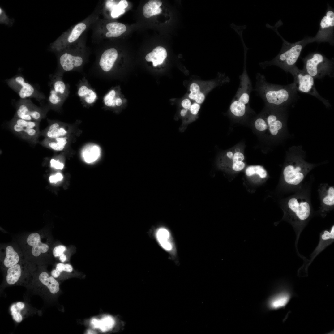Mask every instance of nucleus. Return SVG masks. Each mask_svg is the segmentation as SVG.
<instances>
[{
	"label": "nucleus",
	"mask_w": 334,
	"mask_h": 334,
	"mask_svg": "<svg viewBox=\"0 0 334 334\" xmlns=\"http://www.w3.org/2000/svg\"><path fill=\"white\" fill-rule=\"evenodd\" d=\"M253 90L269 107L284 108L298 98V91L293 82L286 85L272 84L268 82L265 76L259 73L256 74Z\"/></svg>",
	"instance_id": "nucleus-1"
},
{
	"label": "nucleus",
	"mask_w": 334,
	"mask_h": 334,
	"mask_svg": "<svg viewBox=\"0 0 334 334\" xmlns=\"http://www.w3.org/2000/svg\"><path fill=\"white\" fill-rule=\"evenodd\" d=\"M24 258L37 265L49 263L54 256L49 233L40 231L28 233L18 241Z\"/></svg>",
	"instance_id": "nucleus-2"
},
{
	"label": "nucleus",
	"mask_w": 334,
	"mask_h": 334,
	"mask_svg": "<svg viewBox=\"0 0 334 334\" xmlns=\"http://www.w3.org/2000/svg\"><path fill=\"white\" fill-rule=\"evenodd\" d=\"M281 49L278 55L270 61H265L259 64L263 69L272 65L277 66L289 72L295 64L304 47L311 43L310 37L304 38L294 43H290L283 39Z\"/></svg>",
	"instance_id": "nucleus-3"
},
{
	"label": "nucleus",
	"mask_w": 334,
	"mask_h": 334,
	"mask_svg": "<svg viewBox=\"0 0 334 334\" xmlns=\"http://www.w3.org/2000/svg\"><path fill=\"white\" fill-rule=\"evenodd\" d=\"M243 71L239 76L240 85L230 106L231 113L237 117H243L249 105L250 93L253 90L246 70V55H244Z\"/></svg>",
	"instance_id": "nucleus-4"
},
{
	"label": "nucleus",
	"mask_w": 334,
	"mask_h": 334,
	"mask_svg": "<svg viewBox=\"0 0 334 334\" xmlns=\"http://www.w3.org/2000/svg\"><path fill=\"white\" fill-rule=\"evenodd\" d=\"M303 70L314 79H321L326 76L333 77L334 61L318 52L309 54L302 58Z\"/></svg>",
	"instance_id": "nucleus-5"
},
{
	"label": "nucleus",
	"mask_w": 334,
	"mask_h": 334,
	"mask_svg": "<svg viewBox=\"0 0 334 334\" xmlns=\"http://www.w3.org/2000/svg\"><path fill=\"white\" fill-rule=\"evenodd\" d=\"M36 265L24 258L7 269L6 282L9 285H24L28 282L33 281L37 271Z\"/></svg>",
	"instance_id": "nucleus-6"
},
{
	"label": "nucleus",
	"mask_w": 334,
	"mask_h": 334,
	"mask_svg": "<svg viewBox=\"0 0 334 334\" xmlns=\"http://www.w3.org/2000/svg\"><path fill=\"white\" fill-rule=\"evenodd\" d=\"M289 72L294 77L293 83L297 91L313 96L321 101L328 107L330 105L329 101L322 97L316 89L314 78L303 69L300 70L295 66Z\"/></svg>",
	"instance_id": "nucleus-7"
},
{
	"label": "nucleus",
	"mask_w": 334,
	"mask_h": 334,
	"mask_svg": "<svg viewBox=\"0 0 334 334\" xmlns=\"http://www.w3.org/2000/svg\"><path fill=\"white\" fill-rule=\"evenodd\" d=\"M48 110L49 107H38L28 99H20L16 105L14 117L27 121L39 122L45 117Z\"/></svg>",
	"instance_id": "nucleus-8"
},
{
	"label": "nucleus",
	"mask_w": 334,
	"mask_h": 334,
	"mask_svg": "<svg viewBox=\"0 0 334 334\" xmlns=\"http://www.w3.org/2000/svg\"><path fill=\"white\" fill-rule=\"evenodd\" d=\"M6 81L8 86L18 94L21 99L33 98L40 101L45 99L43 93L26 82L22 75L15 76Z\"/></svg>",
	"instance_id": "nucleus-9"
},
{
	"label": "nucleus",
	"mask_w": 334,
	"mask_h": 334,
	"mask_svg": "<svg viewBox=\"0 0 334 334\" xmlns=\"http://www.w3.org/2000/svg\"><path fill=\"white\" fill-rule=\"evenodd\" d=\"M14 133L24 139L36 141L39 134V122L25 120L14 117L10 122Z\"/></svg>",
	"instance_id": "nucleus-10"
},
{
	"label": "nucleus",
	"mask_w": 334,
	"mask_h": 334,
	"mask_svg": "<svg viewBox=\"0 0 334 334\" xmlns=\"http://www.w3.org/2000/svg\"><path fill=\"white\" fill-rule=\"evenodd\" d=\"M334 12L333 9L328 6L326 14L322 19L319 29L315 36L311 37V42L319 43L328 42L332 43L333 41Z\"/></svg>",
	"instance_id": "nucleus-11"
},
{
	"label": "nucleus",
	"mask_w": 334,
	"mask_h": 334,
	"mask_svg": "<svg viewBox=\"0 0 334 334\" xmlns=\"http://www.w3.org/2000/svg\"><path fill=\"white\" fill-rule=\"evenodd\" d=\"M50 84V90L48 100L49 102L55 106L61 105L68 95V86L60 75L53 76Z\"/></svg>",
	"instance_id": "nucleus-12"
},
{
	"label": "nucleus",
	"mask_w": 334,
	"mask_h": 334,
	"mask_svg": "<svg viewBox=\"0 0 334 334\" xmlns=\"http://www.w3.org/2000/svg\"><path fill=\"white\" fill-rule=\"evenodd\" d=\"M0 260L4 268L6 269L19 263L24 258L18 243H11L1 248Z\"/></svg>",
	"instance_id": "nucleus-13"
},
{
	"label": "nucleus",
	"mask_w": 334,
	"mask_h": 334,
	"mask_svg": "<svg viewBox=\"0 0 334 334\" xmlns=\"http://www.w3.org/2000/svg\"><path fill=\"white\" fill-rule=\"evenodd\" d=\"M34 279L37 281L40 285L47 289L49 292L53 294L57 293L59 290L58 282L48 272L45 270L37 271Z\"/></svg>",
	"instance_id": "nucleus-14"
},
{
	"label": "nucleus",
	"mask_w": 334,
	"mask_h": 334,
	"mask_svg": "<svg viewBox=\"0 0 334 334\" xmlns=\"http://www.w3.org/2000/svg\"><path fill=\"white\" fill-rule=\"evenodd\" d=\"M77 94L81 101L88 105L93 104L97 99L96 93L85 78L83 79L78 86Z\"/></svg>",
	"instance_id": "nucleus-15"
},
{
	"label": "nucleus",
	"mask_w": 334,
	"mask_h": 334,
	"mask_svg": "<svg viewBox=\"0 0 334 334\" xmlns=\"http://www.w3.org/2000/svg\"><path fill=\"white\" fill-rule=\"evenodd\" d=\"M288 204L290 209L300 220L304 221L309 217L310 210L307 202H302L299 203L296 199L293 198L289 200Z\"/></svg>",
	"instance_id": "nucleus-16"
},
{
	"label": "nucleus",
	"mask_w": 334,
	"mask_h": 334,
	"mask_svg": "<svg viewBox=\"0 0 334 334\" xmlns=\"http://www.w3.org/2000/svg\"><path fill=\"white\" fill-rule=\"evenodd\" d=\"M301 168L299 166L294 167L292 165L286 166L283 171L285 181L288 184L297 185L303 179V174L301 172Z\"/></svg>",
	"instance_id": "nucleus-17"
},
{
	"label": "nucleus",
	"mask_w": 334,
	"mask_h": 334,
	"mask_svg": "<svg viewBox=\"0 0 334 334\" xmlns=\"http://www.w3.org/2000/svg\"><path fill=\"white\" fill-rule=\"evenodd\" d=\"M59 61L62 69L65 71H71L74 68L81 66L83 62L81 57L75 56L67 53L60 56Z\"/></svg>",
	"instance_id": "nucleus-18"
},
{
	"label": "nucleus",
	"mask_w": 334,
	"mask_h": 334,
	"mask_svg": "<svg viewBox=\"0 0 334 334\" xmlns=\"http://www.w3.org/2000/svg\"><path fill=\"white\" fill-rule=\"evenodd\" d=\"M118 56V52L115 48H111L105 50L102 53L99 61V65L101 69L105 72L110 71Z\"/></svg>",
	"instance_id": "nucleus-19"
},
{
	"label": "nucleus",
	"mask_w": 334,
	"mask_h": 334,
	"mask_svg": "<svg viewBox=\"0 0 334 334\" xmlns=\"http://www.w3.org/2000/svg\"><path fill=\"white\" fill-rule=\"evenodd\" d=\"M67 133L65 128L60 123L49 121V124L47 128L43 132L45 138L54 139L64 137Z\"/></svg>",
	"instance_id": "nucleus-20"
},
{
	"label": "nucleus",
	"mask_w": 334,
	"mask_h": 334,
	"mask_svg": "<svg viewBox=\"0 0 334 334\" xmlns=\"http://www.w3.org/2000/svg\"><path fill=\"white\" fill-rule=\"evenodd\" d=\"M266 120L271 134L276 135L283 126V120L281 116L275 112L268 114Z\"/></svg>",
	"instance_id": "nucleus-21"
},
{
	"label": "nucleus",
	"mask_w": 334,
	"mask_h": 334,
	"mask_svg": "<svg viewBox=\"0 0 334 334\" xmlns=\"http://www.w3.org/2000/svg\"><path fill=\"white\" fill-rule=\"evenodd\" d=\"M167 56V52L164 48L158 46L154 49L152 51L148 54L145 57L148 62L151 61L154 66L162 64Z\"/></svg>",
	"instance_id": "nucleus-22"
},
{
	"label": "nucleus",
	"mask_w": 334,
	"mask_h": 334,
	"mask_svg": "<svg viewBox=\"0 0 334 334\" xmlns=\"http://www.w3.org/2000/svg\"><path fill=\"white\" fill-rule=\"evenodd\" d=\"M101 151L99 147L96 145L90 144L85 147L82 150V156L86 163H92L99 158Z\"/></svg>",
	"instance_id": "nucleus-23"
},
{
	"label": "nucleus",
	"mask_w": 334,
	"mask_h": 334,
	"mask_svg": "<svg viewBox=\"0 0 334 334\" xmlns=\"http://www.w3.org/2000/svg\"><path fill=\"white\" fill-rule=\"evenodd\" d=\"M156 239L161 246L165 250H171L173 246L171 241L170 235L169 231L166 229L161 228L156 231Z\"/></svg>",
	"instance_id": "nucleus-24"
},
{
	"label": "nucleus",
	"mask_w": 334,
	"mask_h": 334,
	"mask_svg": "<svg viewBox=\"0 0 334 334\" xmlns=\"http://www.w3.org/2000/svg\"><path fill=\"white\" fill-rule=\"evenodd\" d=\"M91 325L93 328H99L102 331L105 332L111 329L115 324L113 318L110 316H107L99 320L96 319H92L91 322Z\"/></svg>",
	"instance_id": "nucleus-25"
},
{
	"label": "nucleus",
	"mask_w": 334,
	"mask_h": 334,
	"mask_svg": "<svg viewBox=\"0 0 334 334\" xmlns=\"http://www.w3.org/2000/svg\"><path fill=\"white\" fill-rule=\"evenodd\" d=\"M162 4L161 1L159 0H150L145 4L143 8V13L145 17L149 18L161 13L162 9L160 6Z\"/></svg>",
	"instance_id": "nucleus-26"
},
{
	"label": "nucleus",
	"mask_w": 334,
	"mask_h": 334,
	"mask_svg": "<svg viewBox=\"0 0 334 334\" xmlns=\"http://www.w3.org/2000/svg\"><path fill=\"white\" fill-rule=\"evenodd\" d=\"M67 138L63 137L54 139L45 138L42 142L44 146L56 151L63 150L67 143Z\"/></svg>",
	"instance_id": "nucleus-27"
},
{
	"label": "nucleus",
	"mask_w": 334,
	"mask_h": 334,
	"mask_svg": "<svg viewBox=\"0 0 334 334\" xmlns=\"http://www.w3.org/2000/svg\"><path fill=\"white\" fill-rule=\"evenodd\" d=\"M106 28L108 31L106 33L105 36L108 38L118 37L124 33L126 29L124 24L116 22L107 24Z\"/></svg>",
	"instance_id": "nucleus-28"
},
{
	"label": "nucleus",
	"mask_w": 334,
	"mask_h": 334,
	"mask_svg": "<svg viewBox=\"0 0 334 334\" xmlns=\"http://www.w3.org/2000/svg\"><path fill=\"white\" fill-rule=\"evenodd\" d=\"M290 298V296L287 293H280L271 300L269 306L271 308L274 309L283 307L288 303Z\"/></svg>",
	"instance_id": "nucleus-29"
},
{
	"label": "nucleus",
	"mask_w": 334,
	"mask_h": 334,
	"mask_svg": "<svg viewBox=\"0 0 334 334\" xmlns=\"http://www.w3.org/2000/svg\"><path fill=\"white\" fill-rule=\"evenodd\" d=\"M86 28V25L80 23L75 25L72 29L67 39L69 43H72L78 38Z\"/></svg>",
	"instance_id": "nucleus-30"
},
{
	"label": "nucleus",
	"mask_w": 334,
	"mask_h": 334,
	"mask_svg": "<svg viewBox=\"0 0 334 334\" xmlns=\"http://www.w3.org/2000/svg\"><path fill=\"white\" fill-rule=\"evenodd\" d=\"M127 2L126 0H121L112 9L111 15L112 17L117 18L125 12V9L128 6Z\"/></svg>",
	"instance_id": "nucleus-31"
},
{
	"label": "nucleus",
	"mask_w": 334,
	"mask_h": 334,
	"mask_svg": "<svg viewBox=\"0 0 334 334\" xmlns=\"http://www.w3.org/2000/svg\"><path fill=\"white\" fill-rule=\"evenodd\" d=\"M246 173L247 175L248 176L257 174L262 178H265L267 175L266 170L262 167L259 165L248 167L246 170Z\"/></svg>",
	"instance_id": "nucleus-32"
},
{
	"label": "nucleus",
	"mask_w": 334,
	"mask_h": 334,
	"mask_svg": "<svg viewBox=\"0 0 334 334\" xmlns=\"http://www.w3.org/2000/svg\"><path fill=\"white\" fill-rule=\"evenodd\" d=\"M117 98L116 96L115 91L114 90H112L104 97V103L106 106L108 107H115L116 106V102Z\"/></svg>",
	"instance_id": "nucleus-33"
},
{
	"label": "nucleus",
	"mask_w": 334,
	"mask_h": 334,
	"mask_svg": "<svg viewBox=\"0 0 334 334\" xmlns=\"http://www.w3.org/2000/svg\"><path fill=\"white\" fill-rule=\"evenodd\" d=\"M21 310L17 307L16 304H13L11 307V315L14 320L17 322L20 323L23 320V318L20 312Z\"/></svg>",
	"instance_id": "nucleus-34"
},
{
	"label": "nucleus",
	"mask_w": 334,
	"mask_h": 334,
	"mask_svg": "<svg viewBox=\"0 0 334 334\" xmlns=\"http://www.w3.org/2000/svg\"><path fill=\"white\" fill-rule=\"evenodd\" d=\"M254 125L256 128L259 131H263L267 129L268 125L264 118H259L256 119Z\"/></svg>",
	"instance_id": "nucleus-35"
},
{
	"label": "nucleus",
	"mask_w": 334,
	"mask_h": 334,
	"mask_svg": "<svg viewBox=\"0 0 334 334\" xmlns=\"http://www.w3.org/2000/svg\"><path fill=\"white\" fill-rule=\"evenodd\" d=\"M323 203L328 205L332 206L334 204V188L330 187L328 190V195L323 200Z\"/></svg>",
	"instance_id": "nucleus-36"
},
{
	"label": "nucleus",
	"mask_w": 334,
	"mask_h": 334,
	"mask_svg": "<svg viewBox=\"0 0 334 334\" xmlns=\"http://www.w3.org/2000/svg\"><path fill=\"white\" fill-rule=\"evenodd\" d=\"M67 250V247L63 245H59L54 247L52 253L54 257H59L62 254L65 253Z\"/></svg>",
	"instance_id": "nucleus-37"
},
{
	"label": "nucleus",
	"mask_w": 334,
	"mask_h": 334,
	"mask_svg": "<svg viewBox=\"0 0 334 334\" xmlns=\"http://www.w3.org/2000/svg\"><path fill=\"white\" fill-rule=\"evenodd\" d=\"M50 163L51 167L56 169L62 170L64 166L63 163L60 162L58 160H56L54 159H51Z\"/></svg>",
	"instance_id": "nucleus-38"
},
{
	"label": "nucleus",
	"mask_w": 334,
	"mask_h": 334,
	"mask_svg": "<svg viewBox=\"0 0 334 334\" xmlns=\"http://www.w3.org/2000/svg\"><path fill=\"white\" fill-rule=\"evenodd\" d=\"M63 177L60 173H57L55 174L50 176L49 177V180L51 183H54L62 180Z\"/></svg>",
	"instance_id": "nucleus-39"
},
{
	"label": "nucleus",
	"mask_w": 334,
	"mask_h": 334,
	"mask_svg": "<svg viewBox=\"0 0 334 334\" xmlns=\"http://www.w3.org/2000/svg\"><path fill=\"white\" fill-rule=\"evenodd\" d=\"M245 166L244 163L242 161H237L233 163L232 168L235 171H239L242 169Z\"/></svg>",
	"instance_id": "nucleus-40"
},
{
	"label": "nucleus",
	"mask_w": 334,
	"mask_h": 334,
	"mask_svg": "<svg viewBox=\"0 0 334 334\" xmlns=\"http://www.w3.org/2000/svg\"><path fill=\"white\" fill-rule=\"evenodd\" d=\"M200 108V105L197 103H195L191 105L190 110L192 114L196 115L198 113Z\"/></svg>",
	"instance_id": "nucleus-41"
},
{
	"label": "nucleus",
	"mask_w": 334,
	"mask_h": 334,
	"mask_svg": "<svg viewBox=\"0 0 334 334\" xmlns=\"http://www.w3.org/2000/svg\"><path fill=\"white\" fill-rule=\"evenodd\" d=\"M232 158L233 163L237 161H242L244 160V156L242 153L237 152L234 153Z\"/></svg>",
	"instance_id": "nucleus-42"
},
{
	"label": "nucleus",
	"mask_w": 334,
	"mask_h": 334,
	"mask_svg": "<svg viewBox=\"0 0 334 334\" xmlns=\"http://www.w3.org/2000/svg\"><path fill=\"white\" fill-rule=\"evenodd\" d=\"M181 105L184 109L188 110H190L191 105L190 101L188 99L183 100L182 101Z\"/></svg>",
	"instance_id": "nucleus-43"
},
{
	"label": "nucleus",
	"mask_w": 334,
	"mask_h": 334,
	"mask_svg": "<svg viewBox=\"0 0 334 334\" xmlns=\"http://www.w3.org/2000/svg\"><path fill=\"white\" fill-rule=\"evenodd\" d=\"M205 99L204 94L201 92H199L197 95L195 101L198 104H201L204 101Z\"/></svg>",
	"instance_id": "nucleus-44"
},
{
	"label": "nucleus",
	"mask_w": 334,
	"mask_h": 334,
	"mask_svg": "<svg viewBox=\"0 0 334 334\" xmlns=\"http://www.w3.org/2000/svg\"><path fill=\"white\" fill-rule=\"evenodd\" d=\"M190 92L198 93L200 92V87L199 85L195 83L191 84L190 86Z\"/></svg>",
	"instance_id": "nucleus-45"
},
{
	"label": "nucleus",
	"mask_w": 334,
	"mask_h": 334,
	"mask_svg": "<svg viewBox=\"0 0 334 334\" xmlns=\"http://www.w3.org/2000/svg\"><path fill=\"white\" fill-rule=\"evenodd\" d=\"M65 266V264L63 263H58L56 265L55 269L61 273L64 271Z\"/></svg>",
	"instance_id": "nucleus-46"
},
{
	"label": "nucleus",
	"mask_w": 334,
	"mask_h": 334,
	"mask_svg": "<svg viewBox=\"0 0 334 334\" xmlns=\"http://www.w3.org/2000/svg\"><path fill=\"white\" fill-rule=\"evenodd\" d=\"M61 273L60 272L55 269L53 270L51 272V275L55 278L58 277L60 276Z\"/></svg>",
	"instance_id": "nucleus-47"
},
{
	"label": "nucleus",
	"mask_w": 334,
	"mask_h": 334,
	"mask_svg": "<svg viewBox=\"0 0 334 334\" xmlns=\"http://www.w3.org/2000/svg\"><path fill=\"white\" fill-rule=\"evenodd\" d=\"M73 268L72 266L69 264H65L64 272H72Z\"/></svg>",
	"instance_id": "nucleus-48"
},
{
	"label": "nucleus",
	"mask_w": 334,
	"mask_h": 334,
	"mask_svg": "<svg viewBox=\"0 0 334 334\" xmlns=\"http://www.w3.org/2000/svg\"><path fill=\"white\" fill-rule=\"evenodd\" d=\"M59 257V260L62 263H63L66 262L67 260V255L65 253L62 254Z\"/></svg>",
	"instance_id": "nucleus-49"
},
{
	"label": "nucleus",
	"mask_w": 334,
	"mask_h": 334,
	"mask_svg": "<svg viewBox=\"0 0 334 334\" xmlns=\"http://www.w3.org/2000/svg\"><path fill=\"white\" fill-rule=\"evenodd\" d=\"M198 93L191 92L189 95V97L192 100H195L196 95Z\"/></svg>",
	"instance_id": "nucleus-50"
},
{
	"label": "nucleus",
	"mask_w": 334,
	"mask_h": 334,
	"mask_svg": "<svg viewBox=\"0 0 334 334\" xmlns=\"http://www.w3.org/2000/svg\"><path fill=\"white\" fill-rule=\"evenodd\" d=\"M16 305L18 308L21 310L24 309L25 306L24 304L21 302H18L16 303Z\"/></svg>",
	"instance_id": "nucleus-51"
},
{
	"label": "nucleus",
	"mask_w": 334,
	"mask_h": 334,
	"mask_svg": "<svg viewBox=\"0 0 334 334\" xmlns=\"http://www.w3.org/2000/svg\"><path fill=\"white\" fill-rule=\"evenodd\" d=\"M188 110L183 109L181 110L180 112V115L182 117H184L185 116L188 111Z\"/></svg>",
	"instance_id": "nucleus-52"
},
{
	"label": "nucleus",
	"mask_w": 334,
	"mask_h": 334,
	"mask_svg": "<svg viewBox=\"0 0 334 334\" xmlns=\"http://www.w3.org/2000/svg\"><path fill=\"white\" fill-rule=\"evenodd\" d=\"M227 156L229 158H232L233 156V153L231 151L228 152L226 154Z\"/></svg>",
	"instance_id": "nucleus-53"
},
{
	"label": "nucleus",
	"mask_w": 334,
	"mask_h": 334,
	"mask_svg": "<svg viewBox=\"0 0 334 334\" xmlns=\"http://www.w3.org/2000/svg\"><path fill=\"white\" fill-rule=\"evenodd\" d=\"M87 333H88V334H95L96 333H95V332H94V331H93L92 330H88V331Z\"/></svg>",
	"instance_id": "nucleus-54"
},
{
	"label": "nucleus",
	"mask_w": 334,
	"mask_h": 334,
	"mask_svg": "<svg viewBox=\"0 0 334 334\" xmlns=\"http://www.w3.org/2000/svg\"><path fill=\"white\" fill-rule=\"evenodd\" d=\"M236 152H239V151H240V150H239V148H237V149H236Z\"/></svg>",
	"instance_id": "nucleus-55"
}]
</instances>
